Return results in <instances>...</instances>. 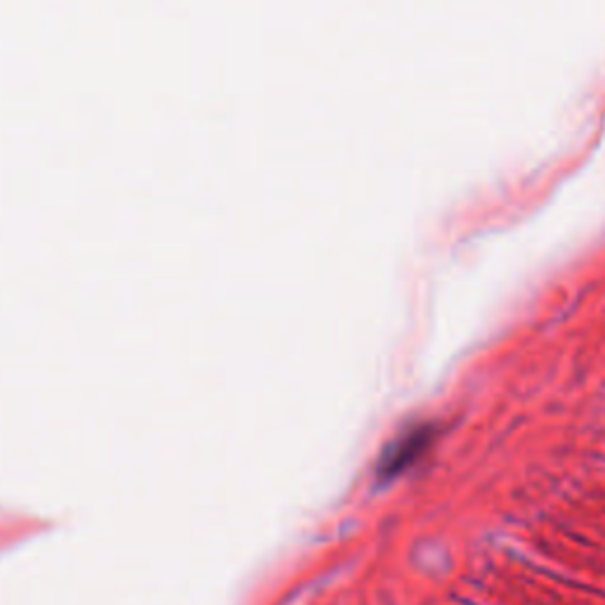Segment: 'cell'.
Segmentation results:
<instances>
[{"instance_id": "obj_1", "label": "cell", "mask_w": 605, "mask_h": 605, "mask_svg": "<svg viewBox=\"0 0 605 605\" xmlns=\"http://www.w3.org/2000/svg\"><path fill=\"white\" fill-rule=\"evenodd\" d=\"M433 435H435V428L431 424H419L405 433H400L386 447V452H383L379 473L395 475L400 471H405L410 464H414L419 456L428 450V445L433 443Z\"/></svg>"}]
</instances>
